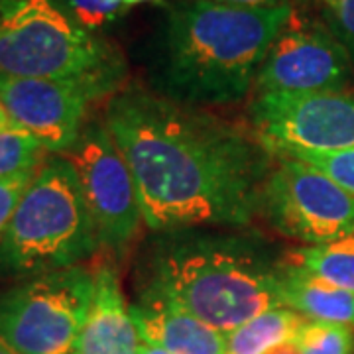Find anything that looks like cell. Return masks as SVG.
Segmentation results:
<instances>
[{"label":"cell","instance_id":"cell-26","mask_svg":"<svg viewBox=\"0 0 354 354\" xmlns=\"http://www.w3.org/2000/svg\"><path fill=\"white\" fill-rule=\"evenodd\" d=\"M140 354H171L164 351V348H160V346H153L150 342H144L142 344V348H140Z\"/></svg>","mask_w":354,"mask_h":354},{"label":"cell","instance_id":"cell-24","mask_svg":"<svg viewBox=\"0 0 354 354\" xmlns=\"http://www.w3.org/2000/svg\"><path fill=\"white\" fill-rule=\"evenodd\" d=\"M266 354H299V344H297V339H295V341L281 342V344L274 346L272 351H268Z\"/></svg>","mask_w":354,"mask_h":354},{"label":"cell","instance_id":"cell-11","mask_svg":"<svg viewBox=\"0 0 354 354\" xmlns=\"http://www.w3.org/2000/svg\"><path fill=\"white\" fill-rule=\"evenodd\" d=\"M93 88L53 79H30L0 73V101L14 124L30 132L51 153L69 152L81 138Z\"/></svg>","mask_w":354,"mask_h":354},{"label":"cell","instance_id":"cell-6","mask_svg":"<svg viewBox=\"0 0 354 354\" xmlns=\"http://www.w3.org/2000/svg\"><path fill=\"white\" fill-rule=\"evenodd\" d=\"M93 293L83 266L28 278L0 293V339L20 354H77Z\"/></svg>","mask_w":354,"mask_h":354},{"label":"cell","instance_id":"cell-2","mask_svg":"<svg viewBox=\"0 0 354 354\" xmlns=\"http://www.w3.org/2000/svg\"><path fill=\"white\" fill-rule=\"evenodd\" d=\"M293 14L291 4L241 8L183 2L167 14L156 83L179 104H227L252 88L266 55Z\"/></svg>","mask_w":354,"mask_h":354},{"label":"cell","instance_id":"cell-14","mask_svg":"<svg viewBox=\"0 0 354 354\" xmlns=\"http://www.w3.org/2000/svg\"><path fill=\"white\" fill-rule=\"evenodd\" d=\"M281 264V301L315 323H335L354 329V291L337 288L301 268Z\"/></svg>","mask_w":354,"mask_h":354},{"label":"cell","instance_id":"cell-28","mask_svg":"<svg viewBox=\"0 0 354 354\" xmlns=\"http://www.w3.org/2000/svg\"><path fill=\"white\" fill-rule=\"evenodd\" d=\"M122 2H124L128 8H130V6H134V4H142V2H156V0H122Z\"/></svg>","mask_w":354,"mask_h":354},{"label":"cell","instance_id":"cell-1","mask_svg":"<svg viewBox=\"0 0 354 354\" xmlns=\"http://www.w3.org/2000/svg\"><path fill=\"white\" fill-rule=\"evenodd\" d=\"M104 124L136 179L148 228L242 227L260 211L268 156L239 130L138 88L113 97Z\"/></svg>","mask_w":354,"mask_h":354},{"label":"cell","instance_id":"cell-15","mask_svg":"<svg viewBox=\"0 0 354 354\" xmlns=\"http://www.w3.org/2000/svg\"><path fill=\"white\" fill-rule=\"evenodd\" d=\"M309 321L290 307L270 309L227 335L225 354H266L281 342L295 341Z\"/></svg>","mask_w":354,"mask_h":354},{"label":"cell","instance_id":"cell-10","mask_svg":"<svg viewBox=\"0 0 354 354\" xmlns=\"http://www.w3.org/2000/svg\"><path fill=\"white\" fill-rule=\"evenodd\" d=\"M348 77L351 57L344 46L293 10L266 55L256 87L258 95H313L341 91Z\"/></svg>","mask_w":354,"mask_h":354},{"label":"cell","instance_id":"cell-21","mask_svg":"<svg viewBox=\"0 0 354 354\" xmlns=\"http://www.w3.org/2000/svg\"><path fill=\"white\" fill-rule=\"evenodd\" d=\"M34 176H36V171H28L22 176L0 179V241L4 239L14 213L22 201L26 189L30 187Z\"/></svg>","mask_w":354,"mask_h":354},{"label":"cell","instance_id":"cell-3","mask_svg":"<svg viewBox=\"0 0 354 354\" xmlns=\"http://www.w3.org/2000/svg\"><path fill=\"white\" fill-rule=\"evenodd\" d=\"M148 293L228 335L283 307L281 264L252 241L177 230L158 244Z\"/></svg>","mask_w":354,"mask_h":354},{"label":"cell","instance_id":"cell-20","mask_svg":"<svg viewBox=\"0 0 354 354\" xmlns=\"http://www.w3.org/2000/svg\"><path fill=\"white\" fill-rule=\"evenodd\" d=\"M278 158H291L297 162L315 167L323 176H327L330 181H335L339 187L354 195V148L339 150V152H295L278 156Z\"/></svg>","mask_w":354,"mask_h":354},{"label":"cell","instance_id":"cell-9","mask_svg":"<svg viewBox=\"0 0 354 354\" xmlns=\"http://www.w3.org/2000/svg\"><path fill=\"white\" fill-rule=\"evenodd\" d=\"M250 116L268 152H339L354 148V95H270L254 99Z\"/></svg>","mask_w":354,"mask_h":354},{"label":"cell","instance_id":"cell-17","mask_svg":"<svg viewBox=\"0 0 354 354\" xmlns=\"http://www.w3.org/2000/svg\"><path fill=\"white\" fill-rule=\"evenodd\" d=\"M46 148L36 136L22 128H10L0 134V179L36 171L44 164Z\"/></svg>","mask_w":354,"mask_h":354},{"label":"cell","instance_id":"cell-12","mask_svg":"<svg viewBox=\"0 0 354 354\" xmlns=\"http://www.w3.org/2000/svg\"><path fill=\"white\" fill-rule=\"evenodd\" d=\"M142 337L111 266L95 272V293L77 354H140Z\"/></svg>","mask_w":354,"mask_h":354},{"label":"cell","instance_id":"cell-4","mask_svg":"<svg viewBox=\"0 0 354 354\" xmlns=\"http://www.w3.org/2000/svg\"><path fill=\"white\" fill-rule=\"evenodd\" d=\"M0 73L71 81L104 97L116 91L124 65L53 0H0Z\"/></svg>","mask_w":354,"mask_h":354},{"label":"cell","instance_id":"cell-16","mask_svg":"<svg viewBox=\"0 0 354 354\" xmlns=\"http://www.w3.org/2000/svg\"><path fill=\"white\" fill-rule=\"evenodd\" d=\"M281 262L301 268L337 288L354 291V236L295 248Z\"/></svg>","mask_w":354,"mask_h":354},{"label":"cell","instance_id":"cell-22","mask_svg":"<svg viewBox=\"0 0 354 354\" xmlns=\"http://www.w3.org/2000/svg\"><path fill=\"white\" fill-rule=\"evenodd\" d=\"M335 16L342 38L354 48V0H323Z\"/></svg>","mask_w":354,"mask_h":354},{"label":"cell","instance_id":"cell-23","mask_svg":"<svg viewBox=\"0 0 354 354\" xmlns=\"http://www.w3.org/2000/svg\"><path fill=\"white\" fill-rule=\"evenodd\" d=\"M230 6H241V8H268V6H281L290 4L288 0H215Z\"/></svg>","mask_w":354,"mask_h":354},{"label":"cell","instance_id":"cell-5","mask_svg":"<svg viewBox=\"0 0 354 354\" xmlns=\"http://www.w3.org/2000/svg\"><path fill=\"white\" fill-rule=\"evenodd\" d=\"M99 244L75 167L53 156L36 169L0 241V276L34 278L73 268Z\"/></svg>","mask_w":354,"mask_h":354},{"label":"cell","instance_id":"cell-25","mask_svg":"<svg viewBox=\"0 0 354 354\" xmlns=\"http://www.w3.org/2000/svg\"><path fill=\"white\" fill-rule=\"evenodd\" d=\"M10 128H16V124H14V120L10 118L8 111H6V106L0 101V134L6 132V130H10Z\"/></svg>","mask_w":354,"mask_h":354},{"label":"cell","instance_id":"cell-7","mask_svg":"<svg viewBox=\"0 0 354 354\" xmlns=\"http://www.w3.org/2000/svg\"><path fill=\"white\" fill-rule=\"evenodd\" d=\"M260 193V211L281 234L311 244L354 236V195L315 167L278 158Z\"/></svg>","mask_w":354,"mask_h":354},{"label":"cell","instance_id":"cell-18","mask_svg":"<svg viewBox=\"0 0 354 354\" xmlns=\"http://www.w3.org/2000/svg\"><path fill=\"white\" fill-rule=\"evenodd\" d=\"M299 354H354V329L309 321L297 337Z\"/></svg>","mask_w":354,"mask_h":354},{"label":"cell","instance_id":"cell-27","mask_svg":"<svg viewBox=\"0 0 354 354\" xmlns=\"http://www.w3.org/2000/svg\"><path fill=\"white\" fill-rule=\"evenodd\" d=\"M0 354H20V353H16L12 346L8 344V342L0 339Z\"/></svg>","mask_w":354,"mask_h":354},{"label":"cell","instance_id":"cell-13","mask_svg":"<svg viewBox=\"0 0 354 354\" xmlns=\"http://www.w3.org/2000/svg\"><path fill=\"white\" fill-rule=\"evenodd\" d=\"M130 313L144 342L171 354H225L227 335L209 327L181 307L153 293H144L142 304L132 305Z\"/></svg>","mask_w":354,"mask_h":354},{"label":"cell","instance_id":"cell-8","mask_svg":"<svg viewBox=\"0 0 354 354\" xmlns=\"http://www.w3.org/2000/svg\"><path fill=\"white\" fill-rule=\"evenodd\" d=\"M75 167L101 244L122 250L144 223L138 187L104 122H88L65 156Z\"/></svg>","mask_w":354,"mask_h":354},{"label":"cell","instance_id":"cell-19","mask_svg":"<svg viewBox=\"0 0 354 354\" xmlns=\"http://www.w3.org/2000/svg\"><path fill=\"white\" fill-rule=\"evenodd\" d=\"M75 24L87 32L101 30L106 24H113L127 12V4L122 0H53Z\"/></svg>","mask_w":354,"mask_h":354}]
</instances>
